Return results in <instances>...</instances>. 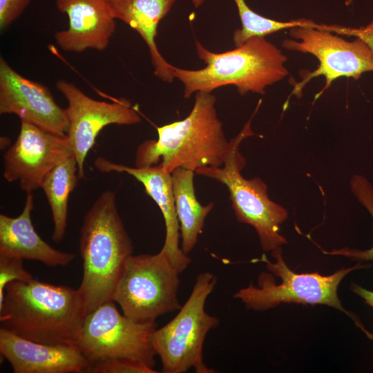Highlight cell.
<instances>
[{
    "instance_id": "1",
    "label": "cell",
    "mask_w": 373,
    "mask_h": 373,
    "mask_svg": "<svg viewBox=\"0 0 373 373\" xmlns=\"http://www.w3.org/2000/svg\"><path fill=\"white\" fill-rule=\"evenodd\" d=\"M86 314L78 289L34 278L8 284L0 305L1 328L47 344L76 345Z\"/></svg>"
},
{
    "instance_id": "2",
    "label": "cell",
    "mask_w": 373,
    "mask_h": 373,
    "mask_svg": "<svg viewBox=\"0 0 373 373\" xmlns=\"http://www.w3.org/2000/svg\"><path fill=\"white\" fill-rule=\"evenodd\" d=\"M216 97L197 92L191 111L184 119L157 128L158 139L141 143L135 165H159L172 173L177 168L195 171L204 166L219 167L224 162L230 142L216 109Z\"/></svg>"
},
{
    "instance_id": "3",
    "label": "cell",
    "mask_w": 373,
    "mask_h": 373,
    "mask_svg": "<svg viewBox=\"0 0 373 373\" xmlns=\"http://www.w3.org/2000/svg\"><path fill=\"white\" fill-rule=\"evenodd\" d=\"M79 245L83 276L78 290L88 314L112 300L125 262L133 254L114 191L102 192L85 214Z\"/></svg>"
},
{
    "instance_id": "4",
    "label": "cell",
    "mask_w": 373,
    "mask_h": 373,
    "mask_svg": "<svg viewBox=\"0 0 373 373\" xmlns=\"http://www.w3.org/2000/svg\"><path fill=\"white\" fill-rule=\"evenodd\" d=\"M195 49L206 66L188 70L174 66L175 77L184 86V97L228 85L237 88L240 95L249 92L264 95L267 86L283 79L288 71L287 57L264 37H254L233 50L214 52L198 41Z\"/></svg>"
},
{
    "instance_id": "5",
    "label": "cell",
    "mask_w": 373,
    "mask_h": 373,
    "mask_svg": "<svg viewBox=\"0 0 373 373\" xmlns=\"http://www.w3.org/2000/svg\"><path fill=\"white\" fill-rule=\"evenodd\" d=\"M271 254L276 262L269 260L265 255L260 260L265 262L267 269L280 278V283H275L271 274L262 272L258 276V287L251 283L248 287L237 291L233 295L235 298L240 299L248 309L258 312L274 308L281 303L327 305L350 316L367 337L373 340V334L365 328L357 316L343 307L338 296V287L343 278L368 265L358 262L353 267L341 268L329 276H323L318 271L296 274L286 265L281 247L271 251Z\"/></svg>"
},
{
    "instance_id": "6",
    "label": "cell",
    "mask_w": 373,
    "mask_h": 373,
    "mask_svg": "<svg viewBox=\"0 0 373 373\" xmlns=\"http://www.w3.org/2000/svg\"><path fill=\"white\" fill-rule=\"evenodd\" d=\"M260 104L241 131L230 141V146L222 166H204L195 172L224 184L237 220L252 226L259 238L262 249L273 251L287 240L280 233V226L288 217L287 210L271 200L267 186L259 178L245 179L241 171L246 162L239 151L241 142L254 135L251 122Z\"/></svg>"
},
{
    "instance_id": "7",
    "label": "cell",
    "mask_w": 373,
    "mask_h": 373,
    "mask_svg": "<svg viewBox=\"0 0 373 373\" xmlns=\"http://www.w3.org/2000/svg\"><path fill=\"white\" fill-rule=\"evenodd\" d=\"M217 283L209 271L198 274L193 289L177 315L155 329L151 343L162 363L164 373H213L203 360V345L208 332L217 327L219 319L207 313L206 300Z\"/></svg>"
},
{
    "instance_id": "8",
    "label": "cell",
    "mask_w": 373,
    "mask_h": 373,
    "mask_svg": "<svg viewBox=\"0 0 373 373\" xmlns=\"http://www.w3.org/2000/svg\"><path fill=\"white\" fill-rule=\"evenodd\" d=\"M180 273L161 251L156 254L131 255L125 262L112 300L123 314L147 323L179 310Z\"/></svg>"
},
{
    "instance_id": "9",
    "label": "cell",
    "mask_w": 373,
    "mask_h": 373,
    "mask_svg": "<svg viewBox=\"0 0 373 373\" xmlns=\"http://www.w3.org/2000/svg\"><path fill=\"white\" fill-rule=\"evenodd\" d=\"M156 328L155 322L140 323L121 314L111 300L86 315L75 345L91 365L128 358L153 368L156 354L151 336Z\"/></svg>"
},
{
    "instance_id": "10",
    "label": "cell",
    "mask_w": 373,
    "mask_h": 373,
    "mask_svg": "<svg viewBox=\"0 0 373 373\" xmlns=\"http://www.w3.org/2000/svg\"><path fill=\"white\" fill-rule=\"evenodd\" d=\"M327 25L319 27L295 26L289 28V36L294 39H285L282 46L287 50L309 53L319 61L313 72L300 75L302 80L291 92L299 97L303 87L312 78L324 76V88L316 95L318 99L332 83L341 77L358 79L363 73L373 71V50L362 39L352 41L325 30Z\"/></svg>"
},
{
    "instance_id": "11",
    "label": "cell",
    "mask_w": 373,
    "mask_h": 373,
    "mask_svg": "<svg viewBox=\"0 0 373 373\" xmlns=\"http://www.w3.org/2000/svg\"><path fill=\"white\" fill-rule=\"evenodd\" d=\"M72 155L66 135L21 120L19 135L3 155V175L7 182L18 181L23 191L32 193L41 188L55 166Z\"/></svg>"
},
{
    "instance_id": "12",
    "label": "cell",
    "mask_w": 373,
    "mask_h": 373,
    "mask_svg": "<svg viewBox=\"0 0 373 373\" xmlns=\"http://www.w3.org/2000/svg\"><path fill=\"white\" fill-rule=\"evenodd\" d=\"M56 87L67 100L66 135L79 169L85 175V161L100 131L111 124L133 125L141 122L137 112L124 102H106L90 97L74 84L59 79Z\"/></svg>"
},
{
    "instance_id": "13",
    "label": "cell",
    "mask_w": 373,
    "mask_h": 373,
    "mask_svg": "<svg viewBox=\"0 0 373 373\" xmlns=\"http://www.w3.org/2000/svg\"><path fill=\"white\" fill-rule=\"evenodd\" d=\"M0 113L13 114L43 129L66 135V109L55 102L48 87L24 77L0 59Z\"/></svg>"
},
{
    "instance_id": "14",
    "label": "cell",
    "mask_w": 373,
    "mask_h": 373,
    "mask_svg": "<svg viewBox=\"0 0 373 373\" xmlns=\"http://www.w3.org/2000/svg\"><path fill=\"white\" fill-rule=\"evenodd\" d=\"M0 352L15 373H82L91 367L75 345L35 342L1 327Z\"/></svg>"
},
{
    "instance_id": "15",
    "label": "cell",
    "mask_w": 373,
    "mask_h": 373,
    "mask_svg": "<svg viewBox=\"0 0 373 373\" xmlns=\"http://www.w3.org/2000/svg\"><path fill=\"white\" fill-rule=\"evenodd\" d=\"M55 3L68 19V28L55 35L61 49L79 53L108 47L116 23L106 0H55Z\"/></svg>"
},
{
    "instance_id": "16",
    "label": "cell",
    "mask_w": 373,
    "mask_h": 373,
    "mask_svg": "<svg viewBox=\"0 0 373 373\" xmlns=\"http://www.w3.org/2000/svg\"><path fill=\"white\" fill-rule=\"evenodd\" d=\"M94 166L103 173H126L142 184L146 193L159 207L164 218L166 236L160 251L168 257L180 274L183 272L191 259L179 246L180 225L173 193L171 173L158 164L147 168L133 167L113 162L103 157H97L94 161Z\"/></svg>"
},
{
    "instance_id": "17",
    "label": "cell",
    "mask_w": 373,
    "mask_h": 373,
    "mask_svg": "<svg viewBox=\"0 0 373 373\" xmlns=\"http://www.w3.org/2000/svg\"><path fill=\"white\" fill-rule=\"evenodd\" d=\"M33 209V195L28 193L18 216L0 215V255L37 260L50 267L68 265L76 255L53 248L39 236L32 222Z\"/></svg>"
},
{
    "instance_id": "18",
    "label": "cell",
    "mask_w": 373,
    "mask_h": 373,
    "mask_svg": "<svg viewBox=\"0 0 373 373\" xmlns=\"http://www.w3.org/2000/svg\"><path fill=\"white\" fill-rule=\"evenodd\" d=\"M115 18L135 30L147 45L154 74L161 80L171 82L175 77L174 66L160 54L155 43L157 26L175 0H106Z\"/></svg>"
},
{
    "instance_id": "19",
    "label": "cell",
    "mask_w": 373,
    "mask_h": 373,
    "mask_svg": "<svg viewBox=\"0 0 373 373\" xmlns=\"http://www.w3.org/2000/svg\"><path fill=\"white\" fill-rule=\"evenodd\" d=\"M194 171L177 168L171 173L172 189L180 225L181 249L188 254L198 242L204 220L214 207L202 206L197 200L193 185Z\"/></svg>"
},
{
    "instance_id": "20",
    "label": "cell",
    "mask_w": 373,
    "mask_h": 373,
    "mask_svg": "<svg viewBox=\"0 0 373 373\" xmlns=\"http://www.w3.org/2000/svg\"><path fill=\"white\" fill-rule=\"evenodd\" d=\"M79 179L78 165L72 155L55 166L41 186L50 207L53 222L52 239L55 242H60L65 236L68 200Z\"/></svg>"
},
{
    "instance_id": "21",
    "label": "cell",
    "mask_w": 373,
    "mask_h": 373,
    "mask_svg": "<svg viewBox=\"0 0 373 373\" xmlns=\"http://www.w3.org/2000/svg\"><path fill=\"white\" fill-rule=\"evenodd\" d=\"M240 16L242 28L233 33V41L236 47L242 45L247 39L254 37H265L269 34L295 26H311L317 27L318 24L311 20L298 19L289 21H278L260 15L254 12L245 0H233Z\"/></svg>"
},
{
    "instance_id": "22",
    "label": "cell",
    "mask_w": 373,
    "mask_h": 373,
    "mask_svg": "<svg viewBox=\"0 0 373 373\" xmlns=\"http://www.w3.org/2000/svg\"><path fill=\"white\" fill-rule=\"evenodd\" d=\"M352 192L358 201L368 211L373 222V186L363 175H354L350 180ZM322 251L327 255L341 256L358 262L373 260V246L365 250H359L350 247L333 249L331 251Z\"/></svg>"
},
{
    "instance_id": "23",
    "label": "cell",
    "mask_w": 373,
    "mask_h": 373,
    "mask_svg": "<svg viewBox=\"0 0 373 373\" xmlns=\"http://www.w3.org/2000/svg\"><path fill=\"white\" fill-rule=\"evenodd\" d=\"M32 276L23 266V260L19 258L0 255V305L2 304L5 289L12 281H28Z\"/></svg>"
},
{
    "instance_id": "24",
    "label": "cell",
    "mask_w": 373,
    "mask_h": 373,
    "mask_svg": "<svg viewBox=\"0 0 373 373\" xmlns=\"http://www.w3.org/2000/svg\"><path fill=\"white\" fill-rule=\"evenodd\" d=\"M92 373H157L144 363L128 358H117L91 365Z\"/></svg>"
},
{
    "instance_id": "25",
    "label": "cell",
    "mask_w": 373,
    "mask_h": 373,
    "mask_svg": "<svg viewBox=\"0 0 373 373\" xmlns=\"http://www.w3.org/2000/svg\"><path fill=\"white\" fill-rule=\"evenodd\" d=\"M32 0H0V30L4 32L25 11Z\"/></svg>"
},
{
    "instance_id": "26",
    "label": "cell",
    "mask_w": 373,
    "mask_h": 373,
    "mask_svg": "<svg viewBox=\"0 0 373 373\" xmlns=\"http://www.w3.org/2000/svg\"><path fill=\"white\" fill-rule=\"evenodd\" d=\"M350 35L357 37L364 41L373 50V20L366 26L351 28Z\"/></svg>"
},
{
    "instance_id": "27",
    "label": "cell",
    "mask_w": 373,
    "mask_h": 373,
    "mask_svg": "<svg viewBox=\"0 0 373 373\" xmlns=\"http://www.w3.org/2000/svg\"><path fill=\"white\" fill-rule=\"evenodd\" d=\"M352 290L360 297L370 306L373 307V291L363 288L362 287L352 283Z\"/></svg>"
},
{
    "instance_id": "28",
    "label": "cell",
    "mask_w": 373,
    "mask_h": 373,
    "mask_svg": "<svg viewBox=\"0 0 373 373\" xmlns=\"http://www.w3.org/2000/svg\"><path fill=\"white\" fill-rule=\"evenodd\" d=\"M9 143V139L6 137H1V149H5Z\"/></svg>"
},
{
    "instance_id": "29",
    "label": "cell",
    "mask_w": 373,
    "mask_h": 373,
    "mask_svg": "<svg viewBox=\"0 0 373 373\" xmlns=\"http://www.w3.org/2000/svg\"><path fill=\"white\" fill-rule=\"evenodd\" d=\"M204 0H192V3L195 8H198L204 3Z\"/></svg>"
}]
</instances>
